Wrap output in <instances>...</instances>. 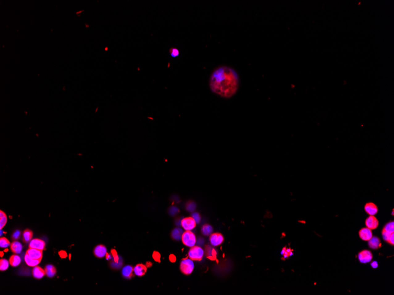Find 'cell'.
<instances>
[{
  "label": "cell",
  "instance_id": "obj_1",
  "mask_svg": "<svg viewBox=\"0 0 394 295\" xmlns=\"http://www.w3.org/2000/svg\"><path fill=\"white\" fill-rule=\"evenodd\" d=\"M240 86L237 71L231 67L221 66L213 71L209 80L211 90L221 97L229 99L236 94Z\"/></svg>",
  "mask_w": 394,
  "mask_h": 295
},
{
  "label": "cell",
  "instance_id": "obj_2",
  "mask_svg": "<svg viewBox=\"0 0 394 295\" xmlns=\"http://www.w3.org/2000/svg\"><path fill=\"white\" fill-rule=\"evenodd\" d=\"M204 255V250L199 246L191 247L188 252L189 257L194 261H200Z\"/></svg>",
  "mask_w": 394,
  "mask_h": 295
},
{
  "label": "cell",
  "instance_id": "obj_3",
  "mask_svg": "<svg viewBox=\"0 0 394 295\" xmlns=\"http://www.w3.org/2000/svg\"><path fill=\"white\" fill-rule=\"evenodd\" d=\"M182 241L184 245L187 247H193L197 242V238L194 233L191 231H185L182 236Z\"/></svg>",
  "mask_w": 394,
  "mask_h": 295
},
{
  "label": "cell",
  "instance_id": "obj_4",
  "mask_svg": "<svg viewBox=\"0 0 394 295\" xmlns=\"http://www.w3.org/2000/svg\"><path fill=\"white\" fill-rule=\"evenodd\" d=\"M194 269V263L193 261L189 259H183L180 263V270L184 275H191Z\"/></svg>",
  "mask_w": 394,
  "mask_h": 295
},
{
  "label": "cell",
  "instance_id": "obj_5",
  "mask_svg": "<svg viewBox=\"0 0 394 295\" xmlns=\"http://www.w3.org/2000/svg\"><path fill=\"white\" fill-rule=\"evenodd\" d=\"M196 222L192 217H185L181 220V226L186 231H191L196 226Z\"/></svg>",
  "mask_w": 394,
  "mask_h": 295
},
{
  "label": "cell",
  "instance_id": "obj_6",
  "mask_svg": "<svg viewBox=\"0 0 394 295\" xmlns=\"http://www.w3.org/2000/svg\"><path fill=\"white\" fill-rule=\"evenodd\" d=\"M373 258V256L371 251L364 250L361 251L358 254V259L362 263H367L372 261Z\"/></svg>",
  "mask_w": 394,
  "mask_h": 295
},
{
  "label": "cell",
  "instance_id": "obj_7",
  "mask_svg": "<svg viewBox=\"0 0 394 295\" xmlns=\"http://www.w3.org/2000/svg\"><path fill=\"white\" fill-rule=\"evenodd\" d=\"M209 241L212 246L216 247L222 243L224 241V237L220 233H213L210 236Z\"/></svg>",
  "mask_w": 394,
  "mask_h": 295
},
{
  "label": "cell",
  "instance_id": "obj_8",
  "mask_svg": "<svg viewBox=\"0 0 394 295\" xmlns=\"http://www.w3.org/2000/svg\"><path fill=\"white\" fill-rule=\"evenodd\" d=\"M45 247H46V244L45 242L39 239H32L30 243H29V248H30L37 249L39 250H45Z\"/></svg>",
  "mask_w": 394,
  "mask_h": 295
},
{
  "label": "cell",
  "instance_id": "obj_9",
  "mask_svg": "<svg viewBox=\"0 0 394 295\" xmlns=\"http://www.w3.org/2000/svg\"><path fill=\"white\" fill-rule=\"evenodd\" d=\"M204 255L206 256L207 258L211 261H215L217 259V252L216 249L211 246L208 245L204 250Z\"/></svg>",
  "mask_w": 394,
  "mask_h": 295
},
{
  "label": "cell",
  "instance_id": "obj_10",
  "mask_svg": "<svg viewBox=\"0 0 394 295\" xmlns=\"http://www.w3.org/2000/svg\"><path fill=\"white\" fill-rule=\"evenodd\" d=\"M365 224L367 228H370L371 230H374L378 227L379 221L374 216H370L365 221Z\"/></svg>",
  "mask_w": 394,
  "mask_h": 295
},
{
  "label": "cell",
  "instance_id": "obj_11",
  "mask_svg": "<svg viewBox=\"0 0 394 295\" xmlns=\"http://www.w3.org/2000/svg\"><path fill=\"white\" fill-rule=\"evenodd\" d=\"M359 237L364 241H369L372 237V230L367 228H361L359 232Z\"/></svg>",
  "mask_w": 394,
  "mask_h": 295
},
{
  "label": "cell",
  "instance_id": "obj_12",
  "mask_svg": "<svg viewBox=\"0 0 394 295\" xmlns=\"http://www.w3.org/2000/svg\"><path fill=\"white\" fill-rule=\"evenodd\" d=\"M26 253L34 259H39L41 261L43 257V250L37 249L29 248L26 252Z\"/></svg>",
  "mask_w": 394,
  "mask_h": 295
},
{
  "label": "cell",
  "instance_id": "obj_13",
  "mask_svg": "<svg viewBox=\"0 0 394 295\" xmlns=\"http://www.w3.org/2000/svg\"><path fill=\"white\" fill-rule=\"evenodd\" d=\"M94 255L98 258H102L106 256L107 254V249L103 245H98L97 246L93 251Z\"/></svg>",
  "mask_w": 394,
  "mask_h": 295
},
{
  "label": "cell",
  "instance_id": "obj_14",
  "mask_svg": "<svg viewBox=\"0 0 394 295\" xmlns=\"http://www.w3.org/2000/svg\"><path fill=\"white\" fill-rule=\"evenodd\" d=\"M365 210L368 215L374 216L378 213V208L373 203H368L365 206Z\"/></svg>",
  "mask_w": 394,
  "mask_h": 295
},
{
  "label": "cell",
  "instance_id": "obj_15",
  "mask_svg": "<svg viewBox=\"0 0 394 295\" xmlns=\"http://www.w3.org/2000/svg\"><path fill=\"white\" fill-rule=\"evenodd\" d=\"M32 275L35 279H40L44 277L46 275V272L44 269L40 268L38 266H34L32 270Z\"/></svg>",
  "mask_w": 394,
  "mask_h": 295
},
{
  "label": "cell",
  "instance_id": "obj_16",
  "mask_svg": "<svg viewBox=\"0 0 394 295\" xmlns=\"http://www.w3.org/2000/svg\"><path fill=\"white\" fill-rule=\"evenodd\" d=\"M134 268L129 265L125 266L122 270V274L126 279L132 278L134 276Z\"/></svg>",
  "mask_w": 394,
  "mask_h": 295
},
{
  "label": "cell",
  "instance_id": "obj_17",
  "mask_svg": "<svg viewBox=\"0 0 394 295\" xmlns=\"http://www.w3.org/2000/svg\"><path fill=\"white\" fill-rule=\"evenodd\" d=\"M368 244L370 248L372 249H378L381 248L382 245L380 239L378 237H372V238L368 241Z\"/></svg>",
  "mask_w": 394,
  "mask_h": 295
},
{
  "label": "cell",
  "instance_id": "obj_18",
  "mask_svg": "<svg viewBox=\"0 0 394 295\" xmlns=\"http://www.w3.org/2000/svg\"><path fill=\"white\" fill-rule=\"evenodd\" d=\"M134 274L138 276H143L147 272V267L142 264L137 265L134 268Z\"/></svg>",
  "mask_w": 394,
  "mask_h": 295
},
{
  "label": "cell",
  "instance_id": "obj_19",
  "mask_svg": "<svg viewBox=\"0 0 394 295\" xmlns=\"http://www.w3.org/2000/svg\"><path fill=\"white\" fill-rule=\"evenodd\" d=\"M10 249L14 254H19L23 249V245L18 241H14L10 245Z\"/></svg>",
  "mask_w": 394,
  "mask_h": 295
},
{
  "label": "cell",
  "instance_id": "obj_20",
  "mask_svg": "<svg viewBox=\"0 0 394 295\" xmlns=\"http://www.w3.org/2000/svg\"><path fill=\"white\" fill-rule=\"evenodd\" d=\"M24 261H25V262L26 263V264H27V265H28V266H30V267H34V266H37V265L40 263V262H41V260H39V259H34L33 258H32L31 257H30V256L29 255H28V254H27V253H26V255H25V256H24Z\"/></svg>",
  "mask_w": 394,
  "mask_h": 295
},
{
  "label": "cell",
  "instance_id": "obj_21",
  "mask_svg": "<svg viewBox=\"0 0 394 295\" xmlns=\"http://www.w3.org/2000/svg\"><path fill=\"white\" fill-rule=\"evenodd\" d=\"M183 233H184L183 229L180 228H174L172 230L171 236L174 240L178 241V240H181Z\"/></svg>",
  "mask_w": 394,
  "mask_h": 295
},
{
  "label": "cell",
  "instance_id": "obj_22",
  "mask_svg": "<svg viewBox=\"0 0 394 295\" xmlns=\"http://www.w3.org/2000/svg\"><path fill=\"white\" fill-rule=\"evenodd\" d=\"M44 270L46 272V275L48 277H53L56 273V269L52 265H48L45 268Z\"/></svg>",
  "mask_w": 394,
  "mask_h": 295
},
{
  "label": "cell",
  "instance_id": "obj_23",
  "mask_svg": "<svg viewBox=\"0 0 394 295\" xmlns=\"http://www.w3.org/2000/svg\"><path fill=\"white\" fill-rule=\"evenodd\" d=\"M10 265L13 267H16L21 263V259L20 256L17 255H12L9 259Z\"/></svg>",
  "mask_w": 394,
  "mask_h": 295
},
{
  "label": "cell",
  "instance_id": "obj_24",
  "mask_svg": "<svg viewBox=\"0 0 394 295\" xmlns=\"http://www.w3.org/2000/svg\"><path fill=\"white\" fill-rule=\"evenodd\" d=\"M33 232L29 229H26L24 231L23 234V240L25 243H28L31 240L33 237Z\"/></svg>",
  "mask_w": 394,
  "mask_h": 295
},
{
  "label": "cell",
  "instance_id": "obj_25",
  "mask_svg": "<svg viewBox=\"0 0 394 295\" xmlns=\"http://www.w3.org/2000/svg\"><path fill=\"white\" fill-rule=\"evenodd\" d=\"M202 233L205 236H210L213 232V227L209 224H204L201 228Z\"/></svg>",
  "mask_w": 394,
  "mask_h": 295
},
{
  "label": "cell",
  "instance_id": "obj_26",
  "mask_svg": "<svg viewBox=\"0 0 394 295\" xmlns=\"http://www.w3.org/2000/svg\"><path fill=\"white\" fill-rule=\"evenodd\" d=\"M7 221V216L4 212L1 210L0 211V228L1 229H2L6 226Z\"/></svg>",
  "mask_w": 394,
  "mask_h": 295
},
{
  "label": "cell",
  "instance_id": "obj_27",
  "mask_svg": "<svg viewBox=\"0 0 394 295\" xmlns=\"http://www.w3.org/2000/svg\"><path fill=\"white\" fill-rule=\"evenodd\" d=\"M9 264L10 262L8 261L7 259H2L0 261V270L1 271H5L7 269H8L9 267Z\"/></svg>",
  "mask_w": 394,
  "mask_h": 295
},
{
  "label": "cell",
  "instance_id": "obj_28",
  "mask_svg": "<svg viewBox=\"0 0 394 295\" xmlns=\"http://www.w3.org/2000/svg\"><path fill=\"white\" fill-rule=\"evenodd\" d=\"M11 245L10 242L5 237H1L0 239V246L1 248H7Z\"/></svg>",
  "mask_w": 394,
  "mask_h": 295
},
{
  "label": "cell",
  "instance_id": "obj_29",
  "mask_svg": "<svg viewBox=\"0 0 394 295\" xmlns=\"http://www.w3.org/2000/svg\"><path fill=\"white\" fill-rule=\"evenodd\" d=\"M383 230H384L385 231L389 232L390 233H392L394 232V221H390L388 223H387L384 228H383Z\"/></svg>",
  "mask_w": 394,
  "mask_h": 295
},
{
  "label": "cell",
  "instance_id": "obj_30",
  "mask_svg": "<svg viewBox=\"0 0 394 295\" xmlns=\"http://www.w3.org/2000/svg\"><path fill=\"white\" fill-rule=\"evenodd\" d=\"M196 207H197L196 204L194 203V201H189L186 204V209L188 212H194L196 208Z\"/></svg>",
  "mask_w": 394,
  "mask_h": 295
},
{
  "label": "cell",
  "instance_id": "obj_31",
  "mask_svg": "<svg viewBox=\"0 0 394 295\" xmlns=\"http://www.w3.org/2000/svg\"><path fill=\"white\" fill-rule=\"evenodd\" d=\"M169 54L171 55V56L173 58H176L177 57L179 56L180 55V51L178 49H177L176 48H171L169 50Z\"/></svg>",
  "mask_w": 394,
  "mask_h": 295
},
{
  "label": "cell",
  "instance_id": "obj_32",
  "mask_svg": "<svg viewBox=\"0 0 394 295\" xmlns=\"http://www.w3.org/2000/svg\"><path fill=\"white\" fill-rule=\"evenodd\" d=\"M281 255H284V257L285 258H287L288 257H289V256L293 255V253H292L291 249H286L284 248L283 249V250L281 251Z\"/></svg>",
  "mask_w": 394,
  "mask_h": 295
},
{
  "label": "cell",
  "instance_id": "obj_33",
  "mask_svg": "<svg viewBox=\"0 0 394 295\" xmlns=\"http://www.w3.org/2000/svg\"><path fill=\"white\" fill-rule=\"evenodd\" d=\"M391 234H392V233H389V232H387L385 231L384 230H382V237H383V239H384V240L385 241H388V240L389 239V237L391 236Z\"/></svg>",
  "mask_w": 394,
  "mask_h": 295
},
{
  "label": "cell",
  "instance_id": "obj_34",
  "mask_svg": "<svg viewBox=\"0 0 394 295\" xmlns=\"http://www.w3.org/2000/svg\"><path fill=\"white\" fill-rule=\"evenodd\" d=\"M192 217L194 219L196 223H200L201 221L200 215L198 213H193L192 215Z\"/></svg>",
  "mask_w": 394,
  "mask_h": 295
},
{
  "label": "cell",
  "instance_id": "obj_35",
  "mask_svg": "<svg viewBox=\"0 0 394 295\" xmlns=\"http://www.w3.org/2000/svg\"><path fill=\"white\" fill-rule=\"evenodd\" d=\"M169 214L170 215L174 216V215H176V213H178V212H179V209L178 208H176V207L173 206V207H171L169 208Z\"/></svg>",
  "mask_w": 394,
  "mask_h": 295
},
{
  "label": "cell",
  "instance_id": "obj_36",
  "mask_svg": "<svg viewBox=\"0 0 394 295\" xmlns=\"http://www.w3.org/2000/svg\"><path fill=\"white\" fill-rule=\"evenodd\" d=\"M21 235V232L19 230H15L13 233V234L12 235V239L13 240H17L18 239H19Z\"/></svg>",
  "mask_w": 394,
  "mask_h": 295
},
{
  "label": "cell",
  "instance_id": "obj_37",
  "mask_svg": "<svg viewBox=\"0 0 394 295\" xmlns=\"http://www.w3.org/2000/svg\"><path fill=\"white\" fill-rule=\"evenodd\" d=\"M387 242H388L389 244H391V245H394V233H392L391 236L389 237V239L388 240Z\"/></svg>",
  "mask_w": 394,
  "mask_h": 295
},
{
  "label": "cell",
  "instance_id": "obj_38",
  "mask_svg": "<svg viewBox=\"0 0 394 295\" xmlns=\"http://www.w3.org/2000/svg\"><path fill=\"white\" fill-rule=\"evenodd\" d=\"M59 255L60 256L61 258H66L67 256V253L65 251H60L59 252Z\"/></svg>",
  "mask_w": 394,
  "mask_h": 295
},
{
  "label": "cell",
  "instance_id": "obj_39",
  "mask_svg": "<svg viewBox=\"0 0 394 295\" xmlns=\"http://www.w3.org/2000/svg\"><path fill=\"white\" fill-rule=\"evenodd\" d=\"M196 243H197V244H198L199 245L202 246V245H203V244H204V239H203L202 238L200 237V238H198V239H197V242H196Z\"/></svg>",
  "mask_w": 394,
  "mask_h": 295
},
{
  "label": "cell",
  "instance_id": "obj_40",
  "mask_svg": "<svg viewBox=\"0 0 394 295\" xmlns=\"http://www.w3.org/2000/svg\"><path fill=\"white\" fill-rule=\"evenodd\" d=\"M371 266L373 268L376 269L378 267V263L376 261H374L371 263Z\"/></svg>",
  "mask_w": 394,
  "mask_h": 295
},
{
  "label": "cell",
  "instance_id": "obj_41",
  "mask_svg": "<svg viewBox=\"0 0 394 295\" xmlns=\"http://www.w3.org/2000/svg\"><path fill=\"white\" fill-rule=\"evenodd\" d=\"M2 229H1V236H2Z\"/></svg>",
  "mask_w": 394,
  "mask_h": 295
},
{
  "label": "cell",
  "instance_id": "obj_42",
  "mask_svg": "<svg viewBox=\"0 0 394 295\" xmlns=\"http://www.w3.org/2000/svg\"><path fill=\"white\" fill-rule=\"evenodd\" d=\"M1 257L2 256V252H1Z\"/></svg>",
  "mask_w": 394,
  "mask_h": 295
},
{
  "label": "cell",
  "instance_id": "obj_43",
  "mask_svg": "<svg viewBox=\"0 0 394 295\" xmlns=\"http://www.w3.org/2000/svg\"><path fill=\"white\" fill-rule=\"evenodd\" d=\"M392 215H394V210H393V211H392Z\"/></svg>",
  "mask_w": 394,
  "mask_h": 295
}]
</instances>
